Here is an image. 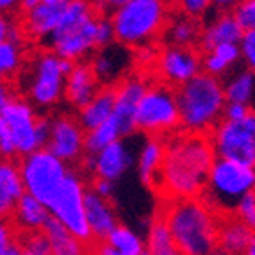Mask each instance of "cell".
I'll list each match as a JSON object with an SVG mask.
<instances>
[{
    "label": "cell",
    "instance_id": "4dcf8cb0",
    "mask_svg": "<svg viewBox=\"0 0 255 255\" xmlns=\"http://www.w3.org/2000/svg\"><path fill=\"white\" fill-rule=\"evenodd\" d=\"M146 250L150 252V255H162L168 252L175 250V243L171 238V232L166 225V221L162 220L161 214H155V218L150 223L148 236H146Z\"/></svg>",
    "mask_w": 255,
    "mask_h": 255
},
{
    "label": "cell",
    "instance_id": "83f0119b",
    "mask_svg": "<svg viewBox=\"0 0 255 255\" xmlns=\"http://www.w3.org/2000/svg\"><path fill=\"white\" fill-rule=\"evenodd\" d=\"M45 234L50 239L52 255H90L86 250V243L73 236L66 227L57 221L54 216L48 218L47 225H45Z\"/></svg>",
    "mask_w": 255,
    "mask_h": 255
},
{
    "label": "cell",
    "instance_id": "8992f818",
    "mask_svg": "<svg viewBox=\"0 0 255 255\" xmlns=\"http://www.w3.org/2000/svg\"><path fill=\"white\" fill-rule=\"evenodd\" d=\"M20 77V88L27 102L38 107H52L64 95L66 77L61 72V57L52 50H39L23 61Z\"/></svg>",
    "mask_w": 255,
    "mask_h": 255
},
{
    "label": "cell",
    "instance_id": "3957f363",
    "mask_svg": "<svg viewBox=\"0 0 255 255\" xmlns=\"http://www.w3.org/2000/svg\"><path fill=\"white\" fill-rule=\"evenodd\" d=\"M180 128L189 134L209 136L223 120L227 106L225 86L218 77L202 72L175 90Z\"/></svg>",
    "mask_w": 255,
    "mask_h": 255
},
{
    "label": "cell",
    "instance_id": "ac0fdd59",
    "mask_svg": "<svg viewBox=\"0 0 255 255\" xmlns=\"http://www.w3.org/2000/svg\"><path fill=\"white\" fill-rule=\"evenodd\" d=\"M102 86L98 82L97 75L93 72L90 61H79L75 63V68L66 77L64 84V98L72 107L81 111L97 97Z\"/></svg>",
    "mask_w": 255,
    "mask_h": 255
},
{
    "label": "cell",
    "instance_id": "ba28073f",
    "mask_svg": "<svg viewBox=\"0 0 255 255\" xmlns=\"http://www.w3.org/2000/svg\"><path fill=\"white\" fill-rule=\"evenodd\" d=\"M18 164H20V173L23 186H25V193L38 198L45 205L50 204L61 184L70 173L66 162L55 157L47 148L36 150L29 155H23Z\"/></svg>",
    "mask_w": 255,
    "mask_h": 255
},
{
    "label": "cell",
    "instance_id": "7c38bea8",
    "mask_svg": "<svg viewBox=\"0 0 255 255\" xmlns=\"http://www.w3.org/2000/svg\"><path fill=\"white\" fill-rule=\"evenodd\" d=\"M0 116L5 120L9 130H11L16 155L23 157V155H29L36 150H41L38 143V134H36L39 116L34 113L32 104L16 97L0 113Z\"/></svg>",
    "mask_w": 255,
    "mask_h": 255
},
{
    "label": "cell",
    "instance_id": "e0dca14e",
    "mask_svg": "<svg viewBox=\"0 0 255 255\" xmlns=\"http://www.w3.org/2000/svg\"><path fill=\"white\" fill-rule=\"evenodd\" d=\"M70 0H55V2H39L34 9L21 13L20 27L27 39H47L59 25Z\"/></svg>",
    "mask_w": 255,
    "mask_h": 255
},
{
    "label": "cell",
    "instance_id": "d6986e66",
    "mask_svg": "<svg viewBox=\"0 0 255 255\" xmlns=\"http://www.w3.org/2000/svg\"><path fill=\"white\" fill-rule=\"evenodd\" d=\"M84 209L93 241H106L107 236L118 227V218L111 202L102 198L91 186H86Z\"/></svg>",
    "mask_w": 255,
    "mask_h": 255
},
{
    "label": "cell",
    "instance_id": "7dc6e473",
    "mask_svg": "<svg viewBox=\"0 0 255 255\" xmlns=\"http://www.w3.org/2000/svg\"><path fill=\"white\" fill-rule=\"evenodd\" d=\"M4 255H23V250H21V247H20V243H18V239L13 243V245H11V247L7 248V252H5Z\"/></svg>",
    "mask_w": 255,
    "mask_h": 255
},
{
    "label": "cell",
    "instance_id": "8fae6325",
    "mask_svg": "<svg viewBox=\"0 0 255 255\" xmlns=\"http://www.w3.org/2000/svg\"><path fill=\"white\" fill-rule=\"evenodd\" d=\"M155 70L161 82L177 90L202 73V55L198 48L162 47L155 55Z\"/></svg>",
    "mask_w": 255,
    "mask_h": 255
},
{
    "label": "cell",
    "instance_id": "b9f144b4",
    "mask_svg": "<svg viewBox=\"0 0 255 255\" xmlns=\"http://www.w3.org/2000/svg\"><path fill=\"white\" fill-rule=\"evenodd\" d=\"M127 2H130V0H98V2H95L98 7V11L104 14H113L118 7H122V5H125Z\"/></svg>",
    "mask_w": 255,
    "mask_h": 255
},
{
    "label": "cell",
    "instance_id": "7402d4cb",
    "mask_svg": "<svg viewBox=\"0 0 255 255\" xmlns=\"http://www.w3.org/2000/svg\"><path fill=\"white\" fill-rule=\"evenodd\" d=\"M116 104V86H106L98 91L97 97L91 100L86 107H82L77 113V120L82 125L86 132L93 130V128L100 127L106 124L107 120L113 116Z\"/></svg>",
    "mask_w": 255,
    "mask_h": 255
},
{
    "label": "cell",
    "instance_id": "d590c367",
    "mask_svg": "<svg viewBox=\"0 0 255 255\" xmlns=\"http://www.w3.org/2000/svg\"><path fill=\"white\" fill-rule=\"evenodd\" d=\"M177 4H179V9L182 14L198 20L200 16L207 14L209 7L213 5V2L211 0H177Z\"/></svg>",
    "mask_w": 255,
    "mask_h": 255
},
{
    "label": "cell",
    "instance_id": "c3c4849f",
    "mask_svg": "<svg viewBox=\"0 0 255 255\" xmlns=\"http://www.w3.org/2000/svg\"><path fill=\"white\" fill-rule=\"evenodd\" d=\"M243 255H255V234H254V238H252L250 245H248L247 252H245Z\"/></svg>",
    "mask_w": 255,
    "mask_h": 255
},
{
    "label": "cell",
    "instance_id": "9c48e42d",
    "mask_svg": "<svg viewBox=\"0 0 255 255\" xmlns=\"http://www.w3.org/2000/svg\"><path fill=\"white\" fill-rule=\"evenodd\" d=\"M84 193L86 184L81 179V175L77 171L70 170L68 177L64 179L50 204L47 205L50 211V216H54L57 221H61L73 236L81 239L86 245L93 243L90 225L86 220V209H84Z\"/></svg>",
    "mask_w": 255,
    "mask_h": 255
},
{
    "label": "cell",
    "instance_id": "e575fe53",
    "mask_svg": "<svg viewBox=\"0 0 255 255\" xmlns=\"http://www.w3.org/2000/svg\"><path fill=\"white\" fill-rule=\"evenodd\" d=\"M239 50H241V61L245 63L247 70L255 72V29L245 30L239 41Z\"/></svg>",
    "mask_w": 255,
    "mask_h": 255
},
{
    "label": "cell",
    "instance_id": "cb8c5ba5",
    "mask_svg": "<svg viewBox=\"0 0 255 255\" xmlns=\"http://www.w3.org/2000/svg\"><path fill=\"white\" fill-rule=\"evenodd\" d=\"M202 29L200 23L195 18H189L186 14H177L170 18L162 30L164 47H186V48H198L200 45Z\"/></svg>",
    "mask_w": 255,
    "mask_h": 255
},
{
    "label": "cell",
    "instance_id": "44dd1931",
    "mask_svg": "<svg viewBox=\"0 0 255 255\" xmlns=\"http://www.w3.org/2000/svg\"><path fill=\"white\" fill-rule=\"evenodd\" d=\"M243 34H245V30L239 25L234 14L220 13L216 18L207 21L202 29L200 48L205 54V52H211L214 47L223 45V43H238L239 45Z\"/></svg>",
    "mask_w": 255,
    "mask_h": 255
},
{
    "label": "cell",
    "instance_id": "2e32d148",
    "mask_svg": "<svg viewBox=\"0 0 255 255\" xmlns=\"http://www.w3.org/2000/svg\"><path fill=\"white\" fill-rule=\"evenodd\" d=\"M132 164V150L124 141H116L106 146L97 155H84L82 168L93 173V179H104L109 182L118 180Z\"/></svg>",
    "mask_w": 255,
    "mask_h": 255
},
{
    "label": "cell",
    "instance_id": "f907efd6",
    "mask_svg": "<svg viewBox=\"0 0 255 255\" xmlns=\"http://www.w3.org/2000/svg\"><path fill=\"white\" fill-rule=\"evenodd\" d=\"M213 255H229V254H225V252H223V250H220V248H218V250L214 252Z\"/></svg>",
    "mask_w": 255,
    "mask_h": 255
},
{
    "label": "cell",
    "instance_id": "74e56055",
    "mask_svg": "<svg viewBox=\"0 0 255 255\" xmlns=\"http://www.w3.org/2000/svg\"><path fill=\"white\" fill-rule=\"evenodd\" d=\"M16 227L11 220H0V255H4L7 248L16 241Z\"/></svg>",
    "mask_w": 255,
    "mask_h": 255
},
{
    "label": "cell",
    "instance_id": "f5cc1de1",
    "mask_svg": "<svg viewBox=\"0 0 255 255\" xmlns=\"http://www.w3.org/2000/svg\"><path fill=\"white\" fill-rule=\"evenodd\" d=\"M252 166H254V170H255V152H254V162H252Z\"/></svg>",
    "mask_w": 255,
    "mask_h": 255
},
{
    "label": "cell",
    "instance_id": "7bdbcfd3",
    "mask_svg": "<svg viewBox=\"0 0 255 255\" xmlns=\"http://www.w3.org/2000/svg\"><path fill=\"white\" fill-rule=\"evenodd\" d=\"M13 21L9 20L5 14H0V45H4L9 39V32H11Z\"/></svg>",
    "mask_w": 255,
    "mask_h": 255
},
{
    "label": "cell",
    "instance_id": "bcb514c9",
    "mask_svg": "<svg viewBox=\"0 0 255 255\" xmlns=\"http://www.w3.org/2000/svg\"><path fill=\"white\" fill-rule=\"evenodd\" d=\"M73 68H75V61H72V59H63V57H61V72H63L64 77H68L70 73H72Z\"/></svg>",
    "mask_w": 255,
    "mask_h": 255
},
{
    "label": "cell",
    "instance_id": "ee69618b",
    "mask_svg": "<svg viewBox=\"0 0 255 255\" xmlns=\"http://www.w3.org/2000/svg\"><path fill=\"white\" fill-rule=\"evenodd\" d=\"M211 2L220 11H229V9H234L239 4V0H211Z\"/></svg>",
    "mask_w": 255,
    "mask_h": 255
},
{
    "label": "cell",
    "instance_id": "603a6c76",
    "mask_svg": "<svg viewBox=\"0 0 255 255\" xmlns=\"http://www.w3.org/2000/svg\"><path fill=\"white\" fill-rule=\"evenodd\" d=\"M48 218H50V211L47 205L25 193L16 204L11 221L16 227V232H38L45 229Z\"/></svg>",
    "mask_w": 255,
    "mask_h": 255
},
{
    "label": "cell",
    "instance_id": "11a10c76",
    "mask_svg": "<svg viewBox=\"0 0 255 255\" xmlns=\"http://www.w3.org/2000/svg\"><path fill=\"white\" fill-rule=\"evenodd\" d=\"M91 2H93V0H91ZM97 2H98V0H97Z\"/></svg>",
    "mask_w": 255,
    "mask_h": 255
},
{
    "label": "cell",
    "instance_id": "f1b7e54d",
    "mask_svg": "<svg viewBox=\"0 0 255 255\" xmlns=\"http://www.w3.org/2000/svg\"><path fill=\"white\" fill-rule=\"evenodd\" d=\"M227 102H236L255 111V72L239 70L223 82Z\"/></svg>",
    "mask_w": 255,
    "mask_h": 255
},
{
    "label": "cell",
    "instance_id": "ffe728a7",
    "mask_svg": "<svg viewBox=\"0 0 255 255\" xmlns=\"http://www.w3.org/2000/svg\"><path fill=\"white\" fill-rule=\"evenodd\" d=\"M25 195L20 164L13 159L0 157V220H11L16 204Z\"/></svg>",
    "mask_w": 255,
    "mask_h": 255
},
{
    "label": "cell",
    "instance_id": "30bf717a",
    "mask_svg": "<svg viewBox=\"0 0 255 255\" xmlns=\"http://www.w3.org/2000/svg\"><path fill=\"white\" fill-rule=\"evenodd\" d=\"M209 137L216 157L252 166L255 152V111L236 124L221 120Z\"/></svg>",
    "mask_w": 255,
    "mask_h": 255
},
{
    "label": "cell",
    "instance_id": "f35d334b",
    "mask_svg": "<svg viewBox=\"0 0 255 255\" xmlns=\"http://www.w3.org/2000/svg\"><path fill=\"white\" fill-rule=\"evenodd\" d=\"M252 113V109H248L247 106L243 104H236V102H227L225 106V113H223V120L225 122H243L248 115Z\"/></svg>",
    "mask_w": 255,
    "mask_h": 255
},
{
    "label": "cell",
    "instance_id": "5bb4252c",
    "mask_svg": "<svg viewBox=\"0 0 255 255\" xmlns=\"http://www.w3.org/2000/svg\"><path fill=\"white\" fill-rule=\"evenodd\" d=\"M146 90L148 84L141 73H130L120 84H116V104L113 118L116 120L124 137L132 136L136 132V111Z\"/></svg>",
    "mask_w": 255,
    "mask_h": 255
},
{
    "label": "cell",
    "instance_id": "681fc988",
    "mask_svg": "<svg viewBox=\"0 0 255 255\" xmlns=\"http://www.w3.org/2000/svg\"><path fill=\"white\" fill-rule=\"evenodd\" d=\"M2 81H9V79H7V75H5L4 68H2V66H0V82H2Z\"/></svg>",
    "mask_w": 255,
    "mask_h": 255
},
{
    "label": "cell",
    "instance_id": "f546056e",
    "mask_svg": "<svg viewBox=\"0 0 255 255\" xmlns=\"http://www.w3.org/2000/svg\"><path fill=\"white\" fill-rule=\"evenodd\" d=\"M122 130H120L116 120L111 116L106 124L100 127L93 128V130L86 132V141H84V155H97L102 152L106 146L113 145L116 141L122 139Z\"/></svg>",
    "mask_w": 255,
    "mask_h": 255
},
{
    "label": "cell",
    "instance_id": "7a4b0ae2",
    "mask_svg": "<svg viewBox=\"0 0 255 255\" xmlns=\"http://www.w3.org/2000/svg\"><path fill=\"white\" fill-rule=\"evenodd\" d=\"M170 229L175 250L182 255H213L218 250L220 220L200 196L164 198L157 211Z\"/></svg>",
    "mask_w": 255,
    "mask_h": 255
},
{
    "label": "cell",
    "instance_id": "816d5d0a",
    "mask_svg": "<svg viewBox=\"0 0 255 255\" xmlns=\"http://www.w3.org/2000/svg\"><path fill=\"white\" fill-rule=\"evenodd\" d=\"M162 255H182V254H179L177 250H173V252H168V254H162Z\"/></svg>",
    "mask_w": 255,
    "mask_h": 255
},
{
    "label": "cell",
    "instance_id": "db71d44e",
    "mask_svg": "<svg viewBox=\"0 0 255 255\" xmlns=\"http://www.w3.org/2000/svg\"><path fill=\"white\" fill-rule=\"evenodd\" d=\"M41 2H55V0H41Z\"/></svg>",
    "mask_w": 255,
    "mask_h": 255
},
{
    "label": "cell",
    "instance_id": "52a82bcc",
    "mask_svg": "<svg viewBox=\"0 0 255 255\" xmlns=\"http://www.w3.org/2000/svg\"><path fill=\"white\" fill-rule=\"evenodd\" d=\"M180 127L175 88L157 82L148 84L136 111V130L148 137H168Z\"/></svg>",
    "mask_w": 255,
    "mask_h": 255
},
{
    "label": "cell",
    "instance_id": "5b68a950",
    "mask_svg": "<svg viewBox=\"0 0 255 255\" xmlns=\"http://www.w3.org/2000/svg\"><path fill=\"white\" fill-rule=\"evenodd\" d=\"M252 191H255L254 166L216 157L200 198L213 213L227 218L234 216L239 200Z\"/></svg>",
    "mask_w": 255,
    "mask_h": 255
},
{
    "label": "cell",
    "instance_id": "4316f807",
    "mask_svg": "<svg viewBox=\"0 0 255 255\" xmlns=\"http://www.w3.org/2000/svg\"><path fill=\"white\" fill-rule=\"evenodd\" d=\"M164 137H148L139 152V159H137L139 179L153 189H157V180L159 173H161L162 161H164Z\"/></svg>",
    "mask_w": 255,
    "mask_h": 255
},
{
    "label": "cell",
    "instance_id": "60d3db41",
    "mask_svg": "<svg viewBox=\"0 0 255 255\" xmlns=\"http://www.w3.org/2000/svg\"><path fill=\"white\" fill-rule=\"evenodd\" d=\"M90 186L93 187L95 191L102 196V198H106V200H111V196H113V193H115V182H109V180L97 179V177H95L93 182H91Z\"/></svg>",
    "mask_w": 255,
    "mask_h": 255
},
{
    "label": "cell",
    "instance_id": "8d00e7d4",
    "mask_svg": "<svg viewBox=\"0 0 255 255\" xmlns=\"http://www.w3.org/2000/svg\"><path fill=\"white\" fill-rule=\"evenodd\" d=\"M13 155H16L13 136H11V130H9L5 120L0 116V157L13 159Z\"/></svg>",
    "mask_w": 255,
    "mask_h": 255
},
{
    "label": "cell",
    "instance_id": "484cf974",
    "mask_svg": "<svg viewBox=\"0 0 255 255\" xmlns=\"http://www.w3.org/2000/svg\"><path fill=\"white\" fill-rule=\"evenodd\" d=\"M254 234V230L248 229L236 216L221 218L220 232H218V248L229 255H243L247 252Z\"/></svg>",
    "mask_w": 255,
    "mask_h": 255
},
{
    "label": "cell",
    "instance_id": "ab89813d",
    "mask_svg": "<svg viewBox=\"0 0 255 255\" xmlns=\"http://www.w3.org/2000/svg\"><path fill=\"white\" fill-rule=\"evenodd\" d=\"M16 98V88L13 81H2L0 82V113Z\"/></svg>",
    "mask_w": 255,
    "mask_h": 255
},
{
    "label": "cell",
    "instance_id": "f6af8a7d",
    "mask_svg": "<svg viewBox=\"0 0 255 255\" xmlns=\"http://www.w3.org/2000/svg\"><path fill=\"white\" fill-rule=\"evenodd\" d=\"M16 5H20V0H0V14L13 11L16 9Z\"/></svg>",
    "mask_w": 255,
    "mask_h": 255
},
{
    "label": "cell",
    "instance_id": "1f68e13d",
    "mask_svg": "<svg viewBox=\"0 0 255 255\" xmlns=\"http://www.w3.org/2000/svg\"><path fill=\"white\" fill-rule=\"evenodd\" d=\"M23 255H52L50 239L45 230L38 232H18L16 236Z\"/></svg>",
    "mask_w": 255,
    "mask_h": 255
},
{
    "label": "cell",
    "instance_id": "277c9868",
    "mask_svg": "<svg viewBox=\"0 0 255 255\" xmlns=\"http://www.w3.org/2000/svg\"><path fill=\"white\" fill-rule=\"evenodd\" d=\"M116 41L128 48H143L162 34L170 20L168 0H130L111 14Z\"/></svg>",
    "mask_w": 255,
    "mask_h": 255
},
{
    "label": "cell",
    "instance_id": "9f6ffc18",
    "mask_svg": "<svg viewBox=\"0 0 255 255\" xmlns=\"http://www.w3.org/2000/svg\"><path fill=\"white\" fill-rule=\"evenodd\" d=\"M95 255H97V254H95Z\"/></svg>",
    "mask_w": 255,
    "mask_h": 255
},
{
    "label": "cell",
    "instance_id": "4fadbf2b",
    "mask_svg": "<svg viewBox=\"0 0 255 255\" xmlns=\"http://www.w3.org/2000/svg\"><path fill=\"white\" fill-rule=\"evenodd\" d=\"M50 139L47 150H50L55 157L64 162H77L84 155L86 130L79 124L77 116L57 115L50 118Z\"/></svg>",
    "mask_w": 255,
    "mask_h": 255
},
{
    "label": "cell",
    "instance_id": "6da1fadb",
    "mask_svg": "<svg viewBox=\"0 0 255 255\" xmlns=\"http://www.w3.org/2000/svg\"><path fill=\"white\" fill-rule=\"evenodd\" d=\"M166 152L157 180L162 198L202 196L209 173L216 161L211 137L179 132L164 137Z\"/></svg>",
    "mask_w": 255,
    "mask_h": 255
},
{
    "label": "cell",
    "instance_id": "9a60e30c",
    "mask_svg": "<svg viewBox=\"0 0 255 255\" xmlns=\"http://www.w3.org/2000/svg\"><path fill=\"white\" fill-rule=\"evenodd\" d=\"M134 50L122 43L115 41L104 48L95 52L93 59L90 61L93 72L102 88L106 86H116L128 77V66L134 61Z\"/></svg>",
    "mask_w": 255,
    "mask_h": 255
},
{
    "label": "cell",
    "instance_id": "d4e9b609",
    "mask_svg": "<svg viewBox=\"0 0 255 255\" xmlns=\"http://www.w3.org/2000/svg\"><path fill=\"white\" fill-rule=\"evenodd\" d=\"M145 250L146 243L125 225H118L106 241L97 243L95 247L97 255H141Z\"/></svg>",
    "mask_w": 255,
    "mask_h": 255
},
{
    "label": "cell",
    "instance_id": "d6a6232c",
    "mask_svg": "<svg viewBox=\"0 0 255 255\" xmlns=\"http://www.w3.org/2000/svg\"><path fill=\"white\" fill-rule=\"evenodd\" d=\"M234 216L255 232V191L248 193L239 200Z\"/></svg>",
    "mask_w": 255,
    "mask_h": 255
},
{
    "label": "cell",
    "instance_id": "836d02e7",
    "mask_svg": "<svg viewBox=\"0 0 255 255\" xmlns=\"http://www.w3.org/2000/svg\"><path fill=\"white\" fill-rule=\"evenodd\" d=\"M232 14L239 21L243 30L255 29V0H239V4L234 7Z\"/></svg>",
    "mask_w": 255,
    "mask_h": 255
}]
</instances>
